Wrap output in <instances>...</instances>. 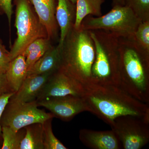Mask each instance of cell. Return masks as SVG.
Masks as SVG:
<instances>
[{"mask_svg": "<svg viewBox=\"0 0 149 149\" xmlns=\"http://www.w3.org/2000/svg\"><path fill=\"white\" fill-rule=\"evenodd\" d=\"M89 112L111 126L117 118H149V104L133 97L119 86L93 85L82 96Z\"/></svg>", "mask_w": 149, "mask_h": 149, "instance_id": "6da1fadb", "label": "cell"}, {"mask_svg": "<svg viewBox=\"0 0 149 149\" xmlns=\"http://www.w3.org/2000/svg\"><path fill=\"white\" fill-rule=\"evenodd\" d=\"M119 87L140 101L149 103V55L133 37H118Z\"/></svg>", "mask_w": 149, "mask_h": 149, "instance_id": "7a4b0ae2", "label": "cell"}, {"mask_svg": "<svg viewBox=\"0 0 149 149\" xmlns=\"http://www.w3.org/2000/svg\"><path fill=\"white\" fill-rule=\"evenodd\" d=\"M61 49L58 69L81 83L85 89L93 86L92 72L95 48L89 31L72 27Z\"/></svg>", "mask_w": 149, "mask_h": 149, "instance_id": "3957f363", "label": "cell"}, {"mask_svg": "<svg viewBox=\"0 0 149 149\" xmlns=\"http://www.w3.org/2000/svg\"><path fill=\"white\" fill-rule=\"evenodd\" d=\"M88 31L95 48L92 72L93 85L119 86L118 37L102 29Z\"/></svg>", "mask_w": 149, "mask_h": 149, "instance_id": "277c9868", "label": "cell"}, {"mask_svg": "<svg viewBox=\"0 0 149 149\" xmlns=\"http://www.w3.org/2000/svg\"><path fill=\"white\" fill-rule=\"evenodd\" d=\"M14 4L17 37L9 51L10 61L21 54L34 40L48 37L45 27L40 21L30 0H14Z\"/></svg>", "mask_w": 149, "mask_h": 149, "instance_id": "5b68a950", "label": "cell"}, {"mask_svg": "<svg viewBox=\"0 0 149 149\" xmlns=\"http://www.w3.org/2000/svg\"><path fill=\"white\" fill-rule=\"evenodd\" d=\"M112 7L105 15L98 17L91 15L86 16L82 21L80 28L87 30L102 29L117 37H133L141 19L126 6Z\"/></svg>", "mask_w": 149, "mask_h": 149, "instance_id": "8992f818", "label": "cell"}, {"mask_svg": "<svg viewBox=\"0 0 149 149\" xmlns=\"http://www.w3.org/2000/svg\"><path fill=\"white\" fill-rule=\"evenodd\" d=\"M124 149H140L149 142V118L120 116L111 126Z\"/></svg>", "mask_w": 149, "mask_h": 149, "instance_id": "52a82bcc", "label": "cell"}, {"mask_svg": "<svg viewBox=\"0 0 149 149\" xmlns=\"http://www.w3.org/2000/svg\"><path fill=\"white\" fill-rule=\"evenodd\" d=\"M36 100L29 102L8 101L1 118V127H9L18 131L35 123H42L49 118H54L51 113L38 108Z\"/></svg>", "mask_w": 149, "mask_h": 149, "instance_id": "ba28073f", "label": "cell"}, {"mask_svg": "<svg viewBox=\"0 0 149 149\" xmlns=\"http://www.w3.org/2000/svg\"><path fill=\"white\" fill-rule=\"evenodd\" d=\"M39 107L49 111L54 117L63 121H70L77 115L89 109L82 97L67 95L50 97L37 101Z\"/></svg>", "mask_w": 149, "mask_h": 149, "instance_id": "9c48e42d", "label": "cell"}, {"mask_svg": "<svg viewBox=\"0 0 149 149\" xmlns=\"http://www.w3.org/2000/svg\"><path fill=\"white\" fill-rule=\"evenodd\" d=\"M85 91V88L81 83L58 69L48 78L36 101L69 95L82 97Z\"/></svg>", "mask_w": 149, "mask_h": 149, "instance_id": "30bf717a", "label": "cell"}, {"mask_svg": "<svg viewBox=\"0 0 149 149\" xmlns=\"http://www.w3.org/2000/svg\"><path fill=\"white\" fill-rule=\"evenodd\" d=\"M79 139L84 146L89 148H122L119 139L112 129L104 131L81 129L79 132Z\"/></svg>", "mask_w": 149, "mask_h": 149, "instance_id": "8fae6325", "label": "cell"}, {"mask_svg": "<svg viewBox=\"0 0 149 149\" xmlns=\"http://www.w3.org/2000/svg\"><path fill=\"white\" fill-rule=\"evenodd\" d=\"M53 73L47 72L27 76L21 87L10 97L9 101L29 102L36 100L40 91Z\"/></svg>", "mask_w": 149, "mask_h": 149, "instance_id": "7c38bea8", "label": "cell"}, {"mask_svg": "<svg viewBox=\"0 0 149 149\" xmlns=\"http://www.w3.org/2000/svg\"><path fill=\"white\" fill-rule=\"evenodd\" d=\"M42 24L45 27L48 37L55 39L58 25L56 17L58 0H30Z\"/></svg>", "mask_w": 149, "mask_h": 149, "instance_id": "4fadbf2b", "label": "cell"}, {"mask_svg": "<svg viewBox=\"0 0 149 149\" xmlns=\"http://www.w3.org/2000/svg\"><path fill=\"white\" fill-rule=\"evenodd\" d=\"M76 14V4L70 0H58L56 17L61 31L58 46L61 48L65 38L73 27Z\"/></svg>", "mask_w": 149, "mask_h": 149, "instance_id": "5bb4252c", "label": "cell"}, {"mask_svg": "<svg viewBox=\"0 0 149 149\" xmlns=\"http://www.w3.org/2000/svg\"><path fill=\"white\" fill-rule=\"evenodd\" d=\"M61 49L58 46H52L27 71V76L54 72L59 68Z\"/></svg>", "mask_w": 149, "mask_h": 149, "instance_id": "9a60e30c", "label": "cell"}, {"mask_svg": "<svg viewBox=\"0 0 149 149\" xmlns=\"http://www.w3.org/2000/svg\"><path fill=\"white\" fill-rule=\"evenodd\" d=\"M27 71L26 58L22 54L11 61L5 73L12 92L15 93L19 89L27 77Z\"/></svg>", "mask_w": 149, "mask_h": 149, "instance_id": "2e32d148", "label": "cell"}, {"mask_svg": "<svg viewBox=\"0 0 149 149\" xmlns=\"http://www.w3.org/2000/svg\"><path fill=\"white\" fill-rule=\"evenodd\" d=\"M105 0H76V14L73 27L80 29L84 18L89 15L96 17L102 15V6Z\"/></svg>", "mask_w": 149, "mask_h": 149, "instance_id": "e0dca14e", "label": "cell"}, {"mask_svg": "<svg viewBox=\"0 0 149 149\" xmlns=\"http://www.w3.org/2000/svg\"><path fill=\"white\" fill-rule=\"evenodd\" d=\"M52 46L51 39L43 37L34 40L26 47L21 54L26 58L28 70Z\"/></svg>", "mask_w": 149, "mask_h": 149, "instance_id": "ac0fdd59", "label": "cell"}, {"mask_svg": "<svg viewBox=\"0 0 149 149\" xmlns=\"http://www.w3.org/2000/svg\"><path fill=\"white\" fill-rule=\"evenodd\" d=\"M24 128L25 133L19 149H44L42 124L33 123Z\"/></svg>", "mask_w": 149, "mask_h": 149, "instance_id": "d6986e66", "label": "cell"}, {"mask_svg": "<svg viewBox=\"0 0 149 149\" xmlns=\"http://www.w3.org/2000/svg\"><path fill=\"white\" fill-rule=\"evenodd\" d=\"M25 133L24 128L14 131L6 126L2 127L3 142L1 149H19L20 143Z\"/></svg>", "mask_w": 149, "mask_h": 149, "instance_id": "ffe728a7", "label": "cell"}, {"mask_svg": "<svg viewBox=\"0 0 149 149\" xmlns=\"http://www.w3.org/2000/svg\"><path fill=\"white\" fill-rule=\"evenodd\" d=\"M53 118H49L42 123L44 149H68L54 135L52 124Z\"/></svg>", "mask_w": 149, "mask_h": 149, "instance_id": "44dd1931", "label": "cell"}, {"mask_svg": "<svg viewBox=\"0 0 149 149\" xmlns=\"http://www.w3.org/2000/svg\"><path fill=\"white\" fill-rule=\"evenodd\" d=\"M133 38L141 49L149 55V20L140 22Z\"/></svg>", "mask_w": 149, "mask_h": 149, "instance_id": "7402d4cb", "label": "cell"}, {"mask_svg": "<svg viewBox=\"0 0 149 149\" xmlns=\"http://www.w3.org/2000/svg\"><path fill=\"white\" fill-rule=\"evenodd\" d=\"M124 6L131 9L141 21L149 20V0H123Z\"/></svg>", "mask_w": 149, "mask_h": 149, "instance_id": "603a6c76", "label": "cell"}, {"mask_svg": "<svg viewBox=\"0 0 149 149\" xmlns=\"http://www.w3.org/2000/svg\"><path fill=\"white\" fill-rule=\"evenodd\" d=\"M9 52L2 44H0V71L5 72L10 62Z\"/></svg>", "mask_w": 149, "mask_h": 149, "instance_id": "cb8c5ba5", "label": "cell"}, {"mask_svg": "<svg viewBox=\"0 0 149 149\" xmlns=\"http://www.w3.org/2000/svg\"><path fill=\"white\" fill-rule=\"evenodd\" d=\"M12 1L13 0H0V13L5 14L6 15L10 27L13 13Z\"/></svg>", "mask_w": 149, "mask_h": 149, "instance_id": "d4e9b609", "label": "cell"}, {"mask_svg": "<svg viewBox=\"0 0 149 149\" xmlns=\"http://www.w3.org/2000/svg\"><path fill=\"white\" fill-rule=\"evenodd\" d=\"M15 93H8L0 96V121L4 109L9 101V99ZM3 139L2 133V127L0 122V149L2 145Z\"/></svg>", "mask_w": 149, "mask_h": 149, "instance_id": "484cf974", "label": "cell"}, {"mask_svg": "<svg viewBox=\"0 0 149 149\" xmlns=\"http://www.w3.org/2000/svg\"><path fill=\"white\" fill-rule=\"evenodd\" d=\"M8 93H13L10 90L6 77L5 72L0 71V96Z\"/></svg>", "mask_w": 149, "mask_h": 149, "instance_id": "4316f807", "label": "cell"}, {"mask_svg": "<svg viewBox=\"0 0 149 149\" xmlns=\"http://www.w3.org/2000/svg\"><path fill=\"white\" fill-rule=\"evenodd\" d=\"M112 6H124L123 0H113Z\"/></svg>", "mask_w": 149, "mask_h": 149, "instance_id": "83f0119b", "label": "cell"}, {"mask_svg": "<svg viewBox=\"0 0 149 149\" xmlns=\"http://www.w3.org/2000/svg\"><path fill=\"white\" fill-rule=\"evenodd\" d=\"M73 3L76 4V0H70Z\"/></svg>", "mask_w": 149, "mask_h": 149, "instance_id": "f1b7e54d", "label": "cell"}, {"mask_svg": "<svg viewBox=\"0 0 149 149\" xmlns=\"http://www.w3.org/2000/svg\"><path fill=\"white\" fill-rule=\"evenodd\" d=\"M0 44H2V41H1V40H0Z\"/></svg>", "mask_w": 149, "mask_h": 149, "instance_id": "f546056e", "label": "cell"}]
</instances>
